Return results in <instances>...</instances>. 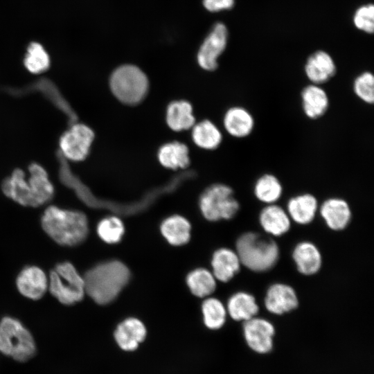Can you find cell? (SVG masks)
<instances>
[{
    "mask_svg": "<svg viewBox=\"0 0 374 374\" xmlns=\"http://www.w3.org/2000/svg\"><path fill=\"white\" fill-rule=\"evenodd\" d=\"M44 232L57 244L74 247L82 243L89 233L87 216L81 211L49 206L41 217Z\"/></svg>",
    "mask_w": 374,
    "mask_h": 374,
    "instance_id": "obj_1",
    "label": "cell"
},
{
    "mask_svg": "<svg viewBox=\"0 0 374 374\" xmlns=\"http://www.w3.org/2000/svg\"><path fill=\"white\" fill-rule=\"evenodd\" d=\"M130 279V271L121 262L99 263L84 276L85 292L96 303L105 305L116 299Z\"/></svg>",
    "mask_w": 374,
    "mask_h": 374,
    "instance_id": "obj_2",
    "label": "cell"
},
{
    "mask_svg": "<svg viewBox=\"0 0 374 374\" xmlns=\"http://www.w3.org/2000/svg\"><path fill=\"white\" fill-rule=\"evenodd\" d=\"M240 262L254 271H265L278 259V247L271 238L256 233H246L236 242Z\"/></svg>",
    "mask_w": 374,
    "mask_h": 374,
    "instance_id": "obj_3",
    "label": "cell"
},
{
    "mask_svg": "<svg viewBox=\"0 0 374 374\" xmlns=\"http://www.w3.org/2000/svg\"><path fill=\"white\" fill-rule=\"evenodd\" d=\"M36 352L33 336L25 326L12 317L0 321V353L18 362H26Z\"/></svg>",
    "mask_w": 374,
    "mask_h": 374,
    "instance_id": "obj_4",
    "label": "cell"
},
{
    "mask_svg": "<svg viewBox=\"0 0 374 374\" xmlns=\"http://www.w3.org/2000/svg\"><path fill=\"white\" fill-rule=\"evenodd\" d=\"M48 276V290L63 305L80 302L86 294L84 277L70 262L57 264Z\"/></svg>",
    "mask_w": 374,
    "mask_h": 374,
    "instance_id": "obj_5",
    "label": "cell"
},
{
    "mask_svg": "<svg viewBox=\"0 0 374 374\" xmlns=\"http://www.w3.org/2000/svg\"><path fill=\"white\" fill-rule=\"evenodd\" d=\"M110 87L120 101L135 105L145 96L148 81L145 73L137 66L123 65L116 69L111 75Z\"/></svg>",
    "mask_w": 374,
    "mask_h": 374,
    "instance_id": "obj_6",
    "label": "cell"
},
{
    "mask_svg": "<svg viewBox=\"0 0 374 374\" xmlns=\"http://www.w3.org/2000/svg\"><path fill=\"white\" fill-rule=\"evenodd\" d=\"M199 205L204 216L211 221L231 219L239 209L233 190L221 184L207 188L200 198Z\"/></svg>",
    "mask_w": 374,
    "mask_h": 374,
    "instance_id": "obj_7",
    "label": "cell"
},
{
    "mask_svg": "<svg viewBox=\"0 0 374 374\" xmlns=\"http://www.w3.org/2000/svg\"><path fill=\"white\" fill-rule=\"evenodd\" d=\"M94 133L87 125L75 123L65 131L59 140L62 154L73 161L84 160L89 154Z\"/></svg>",
    "mask_w": 374,
    "mask_h": 374,
    "instance_id": "obj_8",
    "label": "cell"
},
{
    "mask_svg": "<svg viewBox=\"0 0 374 374\" xmlns=\"http://www.w3.org/2000/svg\"><path fill=\"white\" fill-rule=\"evenodd\" d=\"M18 292L31 300L40 299L48 291V276L38 266L29 265L24 267L16 278Z\"/></svg>",
    "mask_w": 374,
    "mask_h": 374,
    "instance_id": "obj_9",
    "label": "cell"
},
{
    "mask_svg": "<svg viewBox=\"0 0 374 374\" xmlns=\"http://www.w3.org/2000/svg\"><path fill=\"white\" fill-rule=\"evenodd\" d=\"M227 40V30L223 24H216L201 46L197 54L202 68L213 71L217 66V60L224 51Z\"/></svg>",
    "mask_w": 374,
    "mask_h": 374,
    "instance_id": "obj_10",
    "label": "cell"
},
{
    "mask_svg": "<svg viewBox=\"0 0 374 374\" xmlns=\"http://www.w3.org/2000/svg\"><path fill=\"white\" fill-rule=\"evenodd\" d=\"M243 332L247 344L255 352L265 354L271 350L274 328L269 321L253 317L244 321Z\"/></svg>",
    "mask_w": 374,
    "mask_h": 374,
    "instance_id": "obj_11",
    "label": "cell"
},
{
    "mask_svg": "<svg viewBox=\"0 0 374 374\" xmlns=\"http://www.w3.org/2000/svg\"><path fill=\"white\" fill-rule=\"evenodd\" d=\"M3 194L19 205L37 207L31 186L24 171L15 169L1 186Z\"/></svg>",
    "mask_w": 374,
    "mask_h": 374,
    "instance_id": "obj_12",
    "label": "cell"
},
{
    "mask_svg": "<svg viewBox=\"0 0 374 374\" xmlns=\"http://www.w3.org/2000/svg\"><path fill=\"white\" fill-rule=\"evenodd\" d=\"M265 305L269 312L282 314L295 309L298 305V299L292 287L285 284L276 283L268 289Z\"/></svg>",
    "mask_w": 374,
    "mask_h": 374,
    "instance_id": "obj_13",
    "label": "cell"
},
{
    "mask_svg": "<svg viewBox=\"0 0 374 374\" xmlns=\"http://www.w3.org/2000/svg\"><path fill=\"white\" fill-rule=\"evenodd\" d=\"M144 324L136 318H128L118 324L114 331L118 346L125 351L136 350L146 337Z\"/></svg>",
    "mask_w": 374,
    "mask_h": 374,
    "instance_id": "obj_14",
    "label": "cell"
},
{
    "mask_svg": "<svg viewBox=\"0 0 374 374\" xmlns=\"http://www.w3.org/2000/svg\"><path fill=\"white\" fill-rule=\"evenodd\" d=\"M301 98L303 111L310 119L323 116L328 109L330 101L328 93L319 84H310L305 87Z\"/></svg>",
    "mask_w": 374,
    "mask_h": 374,
    "instance_id": "obj_15",
    "label": "cell"
},
{
    "mask_svg": "<svg viewBox=\"0 0 374 374\" xmlns=\"http://www.w3.org/2000/svg\"><path fill=\"white\" fill-rule=\"evenodd\" d=\"M305 72L312 84L320 85L334 76L336 66L328 53L317 51L308 59L305 66Z\"/></svg>",
    "mask_w": 374,
    "mask_h": 374,
    "instance_id": "obj_16",
    "label": "cell"
},
{
    "mask_svg": "<svg viewBox=\"0 0 374 374\" xmlns=\"http://www.w3.org/2000/svg\"><path fill=\"white\" fill-rule=\"evenodd\" d=\"M224 125L230 135L235 138H244L253 132L255 121L249 110L242 107L235 106L226 112Z\"/></svg>",
    "mask_w": 374,
    "mask_h": 374,
    "instance_id": "obj_17",
    "label": "cell"
},
{
    "mask_svg": "<svg viewBox=\"0 0 374 374\" xmlns=\"http://www.w3.org/2000/svg\"><path fill=\"white\" fill-rule=\"evenodd\" d=\"M320 213L327 225L333 230H341L348 224L351 212L348 204L341 198H330L323 202Z\"/></svg>",
    "mask_w": 374,
    "mask_h": 374,
    "instance_id": "obj_18",
    "label": "cell"
},
{
    "mask_svg": "<svg viewBox=\"0 0 374 374\" xmlns=\"http://www.w3.org/2000/svg\"><path fill=\"white\" fill-rule=\"evenodd\" d=\"M28 180L31 186L37 207L49 202L54 195V187L46 170L37 163L28 166Z\"/></svg>",
    "mask_w": 374,
    "mask_h": 374,
    "instance_id": "obj_19",
    "label": "cell"
},
{
    "mask_svg": "<svg viewBox=\"0 0 374 374\" xmlns=\"http://www.w3.org/2000/svg\"><path fill=\"white\" fill-rule=\"evenodd\" d=\"M292 257L299 272L305 275L317 273L321 265L319 249L309 242L298 244L294 249Z\"/></svg>",
    "mask_w": 374,
    "mask_h": 374,
    "instance_id": "obj_20",
    "label": "cell"
},
{
    "mask_svg": "<svg viewBox=\"0 0 374 374\" xmlns=\"http://www.w3.org/2000/svg\"><path fill=\"white\" fill-rule=\"evenodd\" d=\"M240 260L233 251L222 248L216 251L212 259L213 276L222 282H227L239 271Z\"/></svg>",
    "mask_w": 374,
    "mask_h": 374,
    "instance_id": "obj_21",
    "label": "cell"
},
{
    "mask_svg": "<svg viewBox=\"0 0 374 374\" xmlns=\"http://www.w3.org/2000/svg\"><path fill=\"white\" fill-rule=\"evenodd\" d=\"M260 222L266 232L276 236L285 233L290 227L288 215L274 204H268L261 211Z\"/></svg>",
    "mask_w": 374,
    "mask_h": 374,
    "instance_id": "obj_22",
    "label": "cell"
},
{
    "mask_svg": "<svg viewBox=\"0 0 374 374\" xmlns=\"http://www.w3.org/2000/svg\"><path fill=\"white\" fill-rule=\"evenodd\" d=\"M318 208L316 197L309 193L298 195L287 202L289 215L297 223L305 224L314 217Z\"/></svg>",
    "mask_w": 374,
    "mask_h": 374,
    "instance_id": "obj_23",
    "label": "cell"
},
{
    "mask_svg": "<svg viewBox=\"0 0 374 374\" xmlns=\"http://www.w3.org/2000/svg\"><path fill=\"white\" fill-rule=\"evenodd\" d=\"M51 57L44 46L37 41L30 42L26 49L23 64L32 74L46 72L51 66Z\"/></svg>",
    "mask_w": 374,
    "mask_h": 374,
    "instance_id": "obj_24",
    "label": "cell"
},
{
    "mask_svg": "<svg viewBox=\"0 0 374 374\" xmlns=\"http://www.w3.org/2000/svg\"><path fill=\"white\" fill-rule=\"evenodd\" d=\"M258 310L255 298L246 292L233 294L227 303L229 314L236 321H247L254 317Z\"/></svg>",
    "mask_w": 374,
    "mask_h": 374,
    "instance_id": "obj_25",
    "label": "cell"
},
{
    "mask_svg": "<svg viewBox=\"0 0 374 374\" xmlns=\"http://www.w3.org/2000/svg\"><path fill=\"white\" fill-rule=\"evenodd\" d=\"M161 231L169 243L181 245L190 239V225L184 217L173 215L163 222Z\"/></svg>",
    "mask_w": 374,
    "mask_h": 374,
    "instance_id": "obj_26",
    "label": "cell"
},
{
    "mask_svg": "<svg viewBox=\"0 0 374 374\" xmlns=\"http://www.w3.org/2000/svg\"><path fill=\"white\" fill-rule=\"evenodd\" d=\"M166 121L169 127L175 131L191 127L195 118L190 104L184 100L172 103L167 109Z\"/></svg>",
    "mask_w": 374,
    "mask_h": 374,
    "instance_id": "obj_27",
    "label": "cell"
},
{
    "mask_svg": "<svg viewBox=\"0 0 374 374\" xmlns=\"http://www.w3.org/2000/svg\"><path fill=\"white\" fill-rule=\"evenodd\" d=\"M160 163L172 169L186 168L189 163L188 150L186 145L173 142L163 145L158 154Z\"/></svg>",
    "mask_w": 374,
    "mask_h": 374,
    "instance_id": "obj_28",
    "label": "cell"
},
{
    "mask_svg": "<svg viewBox=\"0 0 374 374\" xmlns=\"http://www.w3.org/2000/svg\"><path fill=\"white\" fill-rule=\"evenodd\" d=\"M254 195L262 202L274 204L281 196L283 186L274 175L266 173L256 180L254 184Z\"/></svg>",
    "mask_w": 374,
    "mask_h": 374,
    "instance_id": "obj_29",
    "label": "cell"
},
{
    "mask_svg": "<svg viewBox=\"0 0 374 374\" xmlns=\"http://www.w3.org/2000/svg\"><path fill=\"white\" fill-rule=\"evenodd\" d=\"M193 139L198 146L213 150L219 146L222 136L219 129L213 123L204 121L194 127Z\"/></svg>",
    "mask_w": 374,
    "mask_h": 374,
    "instance_id": "obj_30",
    "label": "cell"
},
{
    "mask_svg": "<svg viewBox=\"0 0 374 374\" xmlns=\"http://www.w3.org/2000/svg\"><path fill=\"white\" fill-rule=\"evenodd\" d=\"M186 282L191 292L199 297L211 294L216 286L214 276L202 268L192 271L188 275Z\"/></svg>",
    "mask_w": 374,
    "mask_h": 374,
    "instance_id": "obj_31",
    "label": "cell"
},
{
    "mask_svg": "<svg viewBox=\"0 0 374 374\" xmlns=\"http://www.w3.org/2000/svg\"><path fill=\"white\" fill-rule=\"evenodd\" d=\"M204 322L212 330L220 328L226 320V310L223 304L217 299L210 298L202 304Z\"/></svg>",
    "mask_w": 374,
    "mask_h": 374,
    "instance_id": "obj_32",
    "label": "cell"
},
{
    "mask_svg": "<svg viewBox=\"0 0 374 374\" xmlns=\"http://www.w3.org/2000/svg\"><path fill=\"white\" fill-rule=\"evenodd\" d=\"M124 233V226L122 221L114 216L103 219L98 224L97 233L105 242L116 243L120 241Z\"/></svg>",
    "mask_w": 374,
    "mask_h": 374,
    "instance_id": "obj_33",
    "label": "cell"
},
{
    "mask_svg": "<svg viewBox=\"0 0 374 374\" xmlns=\"http://www.w3.org/2000/svg\"><path fill=\"white\" fill-rule=\"evenodd\" d=\"M353 91L356 96L366 104L374 102V77L371 72L359 75L353 82Z\"/></svg>",
    "mask_w": 374,
    "mask_h": 374,
    "instance_id": "obj_34",
    "label": "cell"
},
{
    "mask_svg": "<svg viewBox=\"0 0 374 374\" xmlns=\"http://www.w3.org/2000/svg\"><path fill=\"white\" fill-rule=\"evenodd\" d=\"M355 26L362 30L372 33L374 28V8L367 5L359 8L354 17Z\"/></svg>",
    "mask_w": 374,
    "mask_h": 374,
    "instance_id": "obj_35",
    "label": "cell"
},
{
    "mask_svg": "<svg viewBox=\"0 0 374 374\" xmlns=\"http://www.w3.org/2000/svg\"><path fill=\"white\" fill-rule=\"evenodd\" d=\"M204 7L211 12H217L231 8L234 3L233 0H204Z\"/></svg>",
    "mask_w": 374,
    "mask_h": 374,
    "instance_id": "obj_36",
    "label": "cell"
}]
</instances>
